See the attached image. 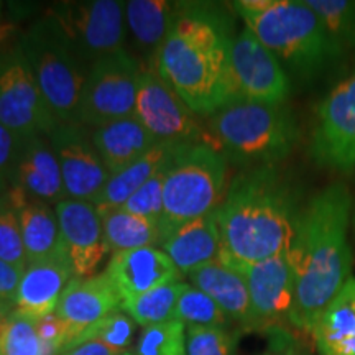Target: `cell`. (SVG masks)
Instances as JSON below:
<instances>
[{"instance_id":"obj_18","label":"cell","mask_w":355,"mask_h":355,"mask_svg":"<svg viewBox=\"0 0 355 355\" xmlns=\"http://www.w3.org/2000/svg\"><path fill=\"white\" fill-rule=\"evenodd\" d=\"M12 188L50 206H56L58 202L68 199L60 165L48 135L20 139L13 166Z\"/></svg>"},{"instance_id":"obj_31","label":"cell","mask_w":355,"mask_h":355,"mask_svg":"<svg viewBox=\"0 0 355 355\" xmlns=\"http://www.w3.org/2000/svg\"><path fill=\"white\" fill-rule=\"evenodd\" d=\"M0 355H56L40 339L37 321L13 313L0 331Z\"/></svg>"},{"instance_id":"obj_16","label":"cell","mask_w":355,"mask_h":355,"mask_svg":"<svg viewBox=\"0 0 355 355\" xmlns=\"http://www.w3.org/2000/svg\"><path fill=\"white\" fill-rule=\"evenodd\" d=\"M64 257L76 278L94 277L107 255L102 219L91 202L64 199L55 206Z\"/></svg>"},{"instance_id":"obj_45","label":"cell","mask_w":355,"mask_h":355,"mask_svg":"<svg viewBox=\"0 0 355 355\" xmlns=\"http://www.w3.org/2000/svg\"><path fill=\"white\" fill-rule=\"evenodd\" d=\"M0 13H2V2H0ZM0 30H2V28H0Z\"/></svg>"},{"instance_id":"obj_27","label":"cell","mask_w":355,"mask_h":355,"mask_svg":"<svg viewBox=\"0 0 355 355\" xmlns=\"http://www.w3.org/2000/svg\"><path fill=\"white\" fill-rule=\"evenodd\" d=\"M178 2L168 0H128L125 2V24L141 50L157 60L178 15Z\"/></svg>"},{"instance_id":"obj_26","label":"cell","mask_w":355,"mask_h":355,"mask_svg":"<svg viewBox=\"0 0 355 355\" xmlns=\"http://www.w3.org/2000/svg\"><path fill=\"white\" fill-rule=\"evenodd\" d=\"M311 336L319 355H355V275L322 311Z\"/></svg>"},{"instance_id":"obj_23","label":"cell","mask_w":355,"mask_h":355,"mask_svg":"<svg viewBox=\"0 0 355 355\" xmlns=\"http://www.w3.org/2000/svg\"><path fill=\"white\" fill-rule=\"evenodd\" d=\"M91 139L110 176L125 170L158 144L133 115L92 128Z\"/></svg>"},{"instance_id":"obj_24","label":"cell","mask_w":355,"mask_h":355,"mask_svg":"<svg viewBox=\"0 0 355 355\" xmlns=\"http://www.w3.org/2000/svg\"><path fill=\"white\" fill-rule=\"evenodd\" d=\"M188 279L191 285L211 296L229 319L241 322L245 329H254L250 295L239 270L216 260L191 272Z\"/></svg>"},{"instance_id":"obj_13","label":"cell","mask_w":355,"mask_h":355,"mask_svg":"<svg viewBox=\"0 0 355 355\" xmlns=\"http://www.w3.org/2000/svg\"><path fill=\"white\" fill-rule=\"evenodd\" d=\"M229 68L234 101L283 105L290 96L283 64L248 28L230 40Z\"/></svg>"},{"instance_id":"obj_7","label":"cell","mask_w":355,"mask_h":355,"mask_svg":"<svg viewBox=\"0 0 355 355\" xmlns=\"http://www.w3.org/2000/svg\"><path fill=\"white\" fill-rule=\"evenodd\" d=\"M19 42L56 122H78L89 68L79 60L63 32L44 15L20 35Z\"/></svg>"},{"instance_id":"obj_2","label":"cell","mask_w":355,"mask_h":355,"mask_svg":"<svg viewBox=\"0 0 355 355\" xmlns=\"http://www.w3.org/2000/svg\"><path fill=\"white\" fill-rule=\"evenodd\" d=\"M301 212L295 191L273 166L241 173L216 211L219 260L239 266L288 254Z\"/></svg>"},{"instance_id":"obj_8","label":"cell","mask_w":355,"mask_h":355,"mask_svg":"<svg viewBox=\"0 0 355 355\" xmlns=\"http://www.w3.org/2000/svg\"><path fill=\"white\" fill-rule=\"evenodd\" d=\"M46 17L55 21L89 69L101 58L123 50L125 2H61L48 8Z\"/></svg>"},{"instance_id":"obj_44","label":"cell","mask_w":355,"mask_h":355,"mask_svg":"<svg viewBox=\"0 0 355 355\" xmlns=\"http://www.w3.org/2000/svg\"><path fill=\"white\" fill-rule=\"evenodd\" d=\"M121 355H135V354H130V352H123V354H121Z\"/></svg>"},{"instance_id":"obj_43","label":"cell","mask_w":355,"mask_h":355,"mask_svg":"<svg viewBox=\"0 0 355 355\" xmlns=\"http://www.w3.org/2000/svg\"><path fill=\"white\" fill-rule=\"evenodd\" d=\"M12 313H13V304L6 303V301H0V331H2L3 324L7 322V319L10 318Z\"/></svg>"},{"instance_id":"obj_20","label":"cell","mask_w":355,"mask_h":355,"mask_svg":"<svg viewBox=\"0 0 355 355\" xmlns=\"http://www.w3.org/2000/svg\"><path fill=\"white\" fill-rule=\"evenodd\" d=\"M73 278L68 259L28 263L17 288L13 309L33 321L55 314L61 295Z\"/></svg>"},{"instance_id":"obj_15","label":"cell","mask_w":355,"mask_h":355,"mask_svg":"<svg viewBox=\"0 0 355 355\" xmlns=\"http://www.w3.org/2000/svg\"><path fill=\"white\" fill-rule=\"evenodd\" d=\"M232 268L245 278L254 329L266 331L290 318L295 303V273L288 254Z\"/></svg>"},{"instance_id":"obj_42","label":"cell","mask_w":355,"mask_h":355,"mask_svg":"<svg viewBox=\"0 0 355 355\" xmlns=\"http://www.w3.org/2000/svg\"><path fill=\"white\" fill-rule=\"evenodd\" d=\"M123 352H119L112 347H107V345L101 343H84L78 345H71V347H66L60 350L56 355H121Z\"/></svg>"},{"instance_id":"obj_38","label":"cell","mask_w":355,"mask_h":355,"mask_svg":"<svg viewBox=\"0 0 355 355\" xmlns=\"http://www.w3.org/2000/svg\"><path fill=\"white\" fill-rule=\"evenodd\" d=\"M20 139L0 123V196L12 188L13 166H15L17 152Z\"/></svg>"},{"instance_id":"obj_3","label":"cell","mask_w":355,"mask_h":355,"mask_svg":"<svg viewBox=\"0 0 355 355\" xmlns=\"http://www.w3.org/2000/svg\"><path fill=\"white\" fill-rule=\"evenodd\" d=\"M230 40L214 17L194 3H180L155 68L194 114L214 115L234 102Z\"/></svg>"},{"instance_id":"obj_39","label":"cell","mask_w":355,"mask_h":355,"mask_svg":"<svg viewBox=\"0 0 355 355\" xmlns=\"http://www.w3.org/2000/svg\"><path fill=\"white\" fill-rule=\"evenodd\" d=\"M37 331L44 345L50 347L55 354L63 350L69 344L71 336H73L68 324L61 321L56 314H50V316L37 321Z\"/></svg>"},{"instance_id":"obj_34","label":"cell","mask_w":355,"mask_h":355,"mask_svg":"<svg viewBox=\"0 0 355 355\" xmlns=\"http://www.w3.org/2000/svg\"><path fill=\"white\" fill-rule=\"evenodd\" d=\"M135 355H188L186 354V326L170 321L144 327Z\"/></svg>"},{"instance_id":"obj_41","label":"cell","mask_w":355,"mask_h":355,"mask_svg":"<svg viewBox=\"0 0 355 355\" xmlns=\"http://www.w3.org/2000/svg\"><path fill=\"white\" fill-rule=\"evenodd\" d=\"M21 275H24V270L0 259V301L13 304Z\"/></svg>"},{"instance_id":"obj_32","label":"cell","mask_w":355,"mask_h":355,"mask_svg":"<svg viewBox=\"0 0 355 355\" xmlns=\"http://www.w3.org/2000/svg\"><path fill=\"white\" fill-rule=\"evenodd\" d=\"M176 319L188 326L198 327H227L225 316L214 300L196 286L186 283L176 306Z\"/></svg>"},{"instance_id":"obj_1","label":"cell","mask_w":355,"mask_h":355,"mask_svg":"<svg viewBox=\"0 0 355 355\" xmlns=\"http://www.w3.org/2000/svg\"><path fill=\"white\" fill-rule=\"evenodd\" d=\"M350 207L352 198L344 183L324 188L301 212L288 250L295 273V303L288 321L308 334L352 277L347 241Z\"/></svg>"},{"instance_id":"obj_4","label":"cell","mask_w":355,"mask_h":355,"mask_svg":"<svg viewBox=\"0 0 355 355\" xmlns=\"http://www.w3.org/2000/svg\"><path fill=\"white\" fill-rule=\"evenodd\" d=\"M232 7L245 28L298 74L316 73L337 56L321 20L304 0H241Z\"/></svg>"},{"instance_id":"obj_21","label":"cell","mask_w":355,"mask_h":355,"mask_svg":"<svg viewBox=\"0 0 355 355\" xmlns=\"http://www.w3.org/2000/svg\"><path fill=\"white\" fill-rule=\"evenodd\" d=\"M7 194L19 216L26 261L37 263L66 259L55 206L28 198L25 193L13 188L8 189Z\"/></svg>"},{"instance_id":"obj_12","label":"cell","mask_w":355,"mask_h":355,"mask_svg":"<svg viewBox=\"0 0 355 355\" xmlns=\"http://www.w3.org/2000/svg\"><path fill=\"white\" fill-rule=\"evenodd\" d=\"M309 153L327 170L355 173V73L319 102Z\"/></svg>"},{"instance_id":"obj_22","label":"cell","mask_w":355,"mask_h":355,"mask_svg":"<svg viewBox=\"0 0 355 355\" xmlns=\"http://www.w3.org/2000/svg\"><path fill=\"white\" fill-rule=\"evenodd\" d=\"M184 277L220 259V234L216 212L178 225L159 243Z\"/></svg>"},{"instance_id":"obj_10","label":"cell","mask_w":355,"mask_h":355,"mask_svg":"<svg viewBox=\"0 0 355 355\" xmlns=\"http://www.w3.org/2000/svg\"><path fill=\"white\" fill-rule=\"evenodd\" d=\"M140 66L125 48L92 64L83 87L78 122L97 128L133 115Z\"/></svg>"},{"instance_id":"obj_17","label":"cell","mask_w":355,"mask_h":355,"mask_svg":"<svg viewBox=\"0 0 355 355\" xmlns=\"http://www.w3.org/2000/svg\"><path fill=\"white\" fill-rule=\"evenodd\" d=\"M105 275L123 301L139 298L155 288L181 282L183 273L162 248L141 247L110 257Z\"/></svg>"},{"instance_id":"obj_40","label":"cell","mask_w":355,"mask_h":355,"mask_svg":"<svg viewBox=\"0 0 355 355\" xmlns=\"http://www.w3.org/2000/svg\"><path fill=\"white\" fill-rule=\"evenodd\" d=\"M266 332V347L260 355H301L295 337L285 327L273 326Z\"/></svg>"},{"instance_id":"obj_11","label":"cell","mask_w":355,"mask_h":355,"mask_svg":"<svg viewBox=\"0 0 355 355\" xmlns=\"http://www.w3.org/2000/svg\"><path fill=\"white\" fill-rule=\"evenodd\" d=\"M133 117L165 144H209V132L199 122V115L159 78L155 63L140 66Z\"/></svg>"},{"instance_id":"obj_25","label":"cell","mask_w":355,"mask_h":355,"mask_svg":"<svg viewBox=\"0 0 355 355\" xmlns=\"http://www.w3.org/2000/svg\"><path fill=\"white\" fill-rule=\"evenodd\" d=\"M181 145L184 144H165V141H158L148 153H145L144 157L137 159L135 163H132L130 166L125 168V170L110 176L109 181L104 186V189L101 191L99 196L96 198L94 202H92V206L96 207L101 219L110 214V212L123 207V204H125L128 199H130L133 194L150 180V178H153L163 166H166L168 163L171 162V158L175 157Z\"/></svg>"},{"instance_id":"obj_19","label":"cell","mask_w":355,"mask_h":355,"mask_svg":"<svg viewBox=\"0 0 355 355\" xmlns=\"http://www.w3.org/2000/svg\"><path fill=\"white\" fill-rule=\"evenodd\" d=\"M121 306V296L104 272L89 278L74 277L71 279L61 295L55 314L69 326L73 334L71 344L79 332L119 311Z\"/></svg>"},{"instance_id":"obj_33","label":"cell","mask_w":355,"mask_h":355,"mask_svg":"<svg viewBox=\"0 0 355 355\" xmlns=\"http://www.w3.org/2000/svg\"><path fill=\"white\" fill-rule=\"evenodd\" d=\"M135 324L137 322L128 314L119 309L101 319L99 322L86 327L83 332H79L68 347L84 343H101L107 347L119 350V352H125V349L132 343L133 334H135Z\"/></svg>"},{"instance_id":"obj_14","label":"cell","mask_w":355,"mask_h":355,"mask_svg":"<svg viewBox=\"0 0 355 355\" xmlns=\"http://www.w3.org/2000/svg\"><path fill=\"white\" fill-rule=\"evenodd\" d=\"M60 165L68 199L94 202L109 181V171L97 153L87 127L79 122L58 123L48 135Z\"/></svg>"},{"instance_id":"obj_29","label":"cell","mask_w":355,"mask_h":355,"mask_svg":"<svg viewBox=\"0 0 355 355\" xmlns=\"http://www.w3.org/2000/svg\"><path fill=\"white\" fill-rule=\"evenodd\" d=\"M186 283L178 282L155 288L145 295L123 301L121 309L141 327L157 326L176 319V306Z\"/></svg>"},{"instance_id":"obj_36","label":"cell","mask_w":355,"mask_h":355,"mask_svg":"<svg viewBox=\"0 0 355 355\" xmlns=\"http://www.w3.org/2000/svg\"><path fill=\"white\" fill-rule=\"evenodd\" d=\"M173 159V158H171ZM170 165V163H168ZM166 166H163L157 175L150 178L141 188L137 191L128 201L123 204L121 209L130 212L144 219L153 222L162 229L163 217H165V209H163V188H165V176Z\"/></svg>"},{"instance_id":"obj_9","label":"cell","mask_w":355,"mask_h":355,"mask_svg":"<svg viewBox=\"0 0 355 355\" xmlns=\"http://www.w3.org/2000/svg\"><path fill=\"white\" fill-rule=\"evenodd\" d=\"M0 123L19 139L50 135L58 125L20 42L0 46Z\"/></svg>"},{"instance_id":"obj_37","label":"cell","mask_w":355,"mask_h":355,"mask_svg":"<svg viewBox=\"0 0 355 355\" xmlns=\"http://www.w3.org/2000/svg\"><path fill=\"white\" fill-rule=\"evenodd\" d=\"M235 339L227 327H186L188 355H234Z\"/></svg>"},{"instance_id":"obj_35","label":"cell","mask_w":355,"mask_h":355,"mask_svg":"<svg viewBox=\"0 0 355 355\" xmlns=\"http://www.w3.org/2000/svg\"><path fill=\"white\" fill-rule=\"evenodd\" d=\"M0 259L20 270L28 265L19 216L7 193L0 196Z\"/></svg>"},{"instance_id":"obj_28","label":"cell","mask_w":355,"mask_h":355,"mask_svg":"<svg viewBox=\"0 0 355 355\" xmlns=\"http://www.w3.org/2000/svg\"><path fill=\"white\" fill-rule=\"evenodd\" d=\"M102 227L107 254L112 255L133 248L159 247L162 243L159 225L123 209H117L102 217Z\"/></svg>"},{"instance_id":"obj_30","label":"cell","mask_w":355,"mask_h":355,"mask_svg":"<svg viewBox=\"0 0 355 355\" xmlns=\"http://www.w3.org/2000/svg\"><path fill=\"white\" fill-rule=\"evenodd\" d=\"M318 15L337 56L355 48V2L350 0H304Z\"/></svg>"},{"instance_id":"obj_5","label":"cell","mask_w":355,"mask_h":355,"mask_svg":"<svg viewBox=\"0 0 355 355\" xmlns=\"http://www.w3.org/2000/svg\"><path fill=\"white\" fill-rule=\"evenodd\" d=\"M211 145L227 159L272 166L290 155L298 140L293 114L283 105L234 101L211 117Z\"/></svg>"},{"instance_id":"obj_6","label":"cell","mask_w":355,"mask_h":355,"mask_svg":"<svg viewBox=\"0 0 355 355\" xmlns=\"http://www.w3.org/2000/svg\"><path fill=\"white\" fill-rule=\"evenodd\" d=\"M227 193V158L209 144H184L166 168L162 241L184 222L217 211Z\"/></svg>"}]
</instances>
